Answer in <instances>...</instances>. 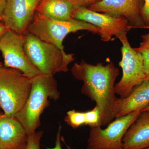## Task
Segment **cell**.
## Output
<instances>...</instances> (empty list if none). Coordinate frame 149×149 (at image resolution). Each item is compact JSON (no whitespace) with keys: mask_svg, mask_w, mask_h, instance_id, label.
I'll return each mask as SVG.
<instances>
[{"mask_svg":"<svg viewBox=\"0 0 149 149\" xmlns=\"http://www.w3.org/2000/svg\"><path fill=\"white\" fill-rule=\"evenodd\" d=\"M71 73L77 80L83 81L81 93L95 102L100 114V126L109 124L117 116L121 98L114 92L119 69L112 62L92 65L82 60L74 63Z\"/></svg>","mask_w":149,"mask_h":149,"instance_id":"cell-1","label":"cell"},{"mask_svg":"<svg viewBox=\"0 0 149 149\" xmlns=\"http://www.w3.org/2000/svg\"><path fill=\"white\" fill-rule=\"evenodd\" d=\"M60 93L54 76L41 74L32 78L30 94L24 106L15 115L28 136L35 133L40 125V116L49 104V100L56 101Z\"/></svg>","mask_w":149,"mask_h":149,"instance_id":"cell-2","label":"cell"},{"mask_svg":"<svg viewBox=\"0 0 149 149\" xmlns=\"http://www.w3.org/2000/svg\"><path fill=\"white\" fill-rule=\"evenodd\" d=\"M23 36L25 54L41 74L54 76L58 72L68 71V65L74 60L73 54H67L28 31Z\"/></svg>","mask_w":149,"mask_h":149,"instance_id":"cell-3","label":"cell"},{"mask_svg":"<svg viewBox=\"0 0 149 149\" xmlns=\"http://www.w3.org/2000/svg\"><path fill=\"white\" fill-rule=\"evenodd\" d=\"M32 78L14 68L0 67V108L4 114L15 118L27 101Z\"/></svg>","mask_w":149,"mask_h":149,"instance_id":"cell-4","label":"cell"},{"mask_svg":"<svg viewBox=\"0 0 149 149\" xmlns=\"http://www.w3.org/2000/svg\"><path fill=\"white\" fill-rule=\"evenodd\" d=\"M87 30L93 34H100L99 28L85 22L72 19L70 20H56L35 12L27 31L40 40L53 44L65 52L63 43L70 33Z\"/></svg>","mask_w":149,"mask_h":149,"instance_id":"cell-5","label":"cell"},{"mask_svg":"<svg viewBox=\"0 0 149 149\" xmlns=\"http://www.w3.org/2000/svg\"><path fill=\"white\" fill-rule=\"evenodd\" d=\"M127 34L124 32L116 37L122 44V58L119 65L122 68L123 75L120 81L115 85L114 92L122 99L128 96L145 78L143 56L141 53L131 47Z\"/></svg>","mask_w":149,"mask_h":149,"instance_id":"cell-6","label":"cell"},{"mask_svg":"<svg viewBox=\"0 0 149 149\" xmlns=\"http://www.w3.org/2000/svg\"><path fill=\"white\" fill-rule=\"evenodd\" d=\"M141 113L136 111L116 118L105 129L100 126L91 127L87 149H123V138Z\"/></svg>","mask_w":149,"mask_h":149,"instance_id":"cell-7","label":"cell"},{"mask_svg":"<svg viewBox=\"0 0 149 149\" xmlns=\"http://www.w3.org/2000/svg\"><path fill=\"white\" fill-rule=\"evenodd\" d=\"M0 52L6 67L18 70L31 78L41 73L25 54L23 35L8 30L0 39Z\"/></svg>","mask_w":149,"mask_h":149,"instance_id":"cell-8","label":"cell"},{"mask_svg":"<svg viewBox=\"0 0 149 149\" xmlns=\"http://www.w3.org/2000/svg\"><path fill=\"white\" fill-rule=\"evenodd\" d=\"M72 18L93 24L99 28L101 40L109 42L112 37L127 32L131 29L128 20L123 17H114L95 11L88 7L74 6Z\"/></svg>","mask_w":149,"mask_h":149,"instance_id":"cell-9","label":"cell"},{"mask_svg":"<svg viewBox=\"0 0 149 149\" xmlns=\"http://www.w3.org/2000/svg\"><path fill=\"white\" fill-rule=\"evenodd\" d=\"M41 0H7L1 17L9 30L23 35L33 19Z\"/></svg>","mask_w":149,"mask_h":149,"instance_id":"cell-10","label":"cell"},{"mask_svg":"<svg viewBox=\"0 0 149 149\" xmlns=\"http://www.w3.org/2000/svg\"><path fill=\"white\" fill-rule=\"evenodd\" d=\"M144 0H102L88 8L95 11L114 17H125L130 28H142L145 26L141 17Z\"/></svg>","mask_w":149,"mask_h":149,"instance_id":"cell-11","label":"cell"},{"mask_svg":"<svg viewBox=\"0 0 149 149\" xmlns=\"http://www.w3.org/2000/svg\"><path fill=\"white\" fill-rule=\"evenodd\" d=\"M28 137L15 118L0 114V149H25Z\"/></svg>","mask_w":149,"mask_h":149,"instance_id":"cell-12","label":"cell"},{"mask_svg":"<svg viewBox=\"0 0 149 149\" xmlns=\"http://www.w3.org/2000/svg\"><path fill=\"white\" fill-rule=\"evenodd\" d=\"M123 149L149 147V111L141 112L126 131L122 140Z\"/></svg>","mask_w":149,"mask_h":149,"instance_id":"cell-13","label":"cell"},{"mask_svg":"<svg viewBox=\"0 0 149 149\" xmlns=\"http://www.w3.org/2000/svg\"><path fill=\"white\" fill-rule=\"evenodd\" d=\"M149 104V80L135 87L126 97L121 98L116 118L146 108Z\"/></svg>","mask_w":149,"mask_h":149,"instance_id":"cell-14","label":"cell"},{"mask_svg":"<svg viewBox=\"0 0 149 149\" xmlns=\"http://www.w3.org/2000/svg\"><path fill=\"white\" fill-rule=\"evenodd\" d=\"M74 7L66 0H41L36 12L53 19L67 21L73 19Z\"/></svg>","mask_w":149,"mask_h":149,"instance_id":"cell-15","label":"cell"},{"mask_svg":"<svg viewBox=\"0 0 149 149\" xmlns=\"http://www.w3.org/2000/svg\"><path fill=\"white\" fill-rule=\"evenodd\" d=\"M64 120L68 125L74 129L83 125H85V112L77 111L75 110L69 111L67 112Z\"/></svg>","mask_w":149,"mask_h":149,"instance_id":"cell-16","label":"cell"},{"mask_svg":"<svg viewBox=\"0 0 149 149\" xmlns=\"http://www.w3.org/2000/svg\"><path fill=\"white\" fill-rule=\"evenodd\" d=\"M85 125L91 127L100 126V114L98 107L96 106L91 110L85 112Z\"/></svg>","mask_w":149,"mask_h":149,"instance_id":"cell-17","label":"cell"},{"mask_svg":"<svg viewBox=\"0 0 149 149\" xmlns=\"http://www.w3.org/2000/svg\"><path fill=\"white\" fill-rule=\"evenodd\" d=\"M43 134L42 131H36L35 133L28 136L25 149H40V140Z\"/></svg>","mask_w":149,"mask_h":149,"instance_id":"cell-18","label":"cell"},{"mask_svg":"<svg viewBox=\"0 0 149 149\" xmlns=\"http://www.w3.org/2000/svg\"><path fill=\"white\" fill-rule=\"evenodd\" d=\"M143 59L144 72L145 80H149V49H144L139 51Z\"/></svg>","mask_w":149,"mask_h":149,"instance_id":"cell-19","label":"cell"},{"mask_svg":"<svg viewBox=\"0 0 149 149\" xmlns=\"http://www.w3.org/2000/svg\"><path fill=\"white\" fill-rule=\"evenodd\" d=\"M141 17L145 26H149V0H144L141 11Z\"/></svg>","mask_w":149,"mask_h":149,"instance_id":"cell-20","label":"cell"},{"mask_svg":"<svg viewBox=\"0 0 149 149\" xmlns=\"http://www.w3.org/2000/svg\"><path fill=\"white\" fill-rule=\"evenodd\" d=\"M142 41L138 47L134 48L137 52L144 49H149V33L141 36Z\"/></svg>","mask_w":149,"mask_h":149,"instance_id":"cell-21","label":"cell"},{"mask_svg":"<svg viewBox=\"0 0 149 149\" xmlns=\"http://www.w3.org/2000/svg\"><path fill=\"white\" fill-rule=\"evenodd\" d=\"M73 6H84L88 7L91 5V0H66Z\"/></svg>","mask_w":149,"mask_h":149,"instance_id":"cell-22","label":"cell"},{"mask_svg":"<svg viewBox=\"0 0 149 149\" xmlns=\"http://www.w3.org/2000/svg\"><path fill=\"white\" fill-rule=\"evenodd\" d=\"M61 126L59 127L58 131L57 133L56 137L55 146L54 148H47V149H62L61 143ZM67 149H71L69 146L67 147Z\"/></svg>","mask_w":149,"mask_h":149,"instance_id":"cell-23","label":"cell"},{"mask_svg":"<svg viewBox=\"0 0 149 149\" xmlns=\"http://www.w3.org/2000/svg\"><path fill=\"white\" fill-rule=\"evenodd\" d=\"M9 30V29L6 26L4 23L2 21L0 17V39L3 35Z\"/></svg>","mask_w":149,"mask_h":149,"instance_id":"cell-24","label":"cell"},{"mask_svg":"<svg viewBox=\"0 0 149 149\" xmlns=\"http://www.w3.org/2000/svg\"><path fill=\"white\" fill-rule=\"evenodd\" d=\"M7 0H0V17L5 7Z\"/></svg>","mask_w":149,"mask_h":149,"instance_id":"cell-25","label":"cell"},{"mask_svg":"<svg viewBox=\"0 0 149 149\" xmlns=\"http://www.w3.org/2000/svg\"><path fill=\"white\" fill-rule=\"evenodd\" d=\"M102 1V0H91V5L95 3L99 2L101 1Z\"/></svg>","mask_w":149,"mask_h":149,"instance_id":"cell-26","label":"cell"},{"mask_svg":"<svg viewBox=\"0 0 149 149\" xmlns=\"http://www.w3.org/2000/svg\"><path fill=\"white\" fill-rule=\"evenodd\" d=\"M148 111H149V104L148 107L146 108H145L144 109L142 110L141 111V112Z\"/></svg>","mask_w":149,"mask_h":149,"instance_id":"cell-27","label":"cell"},{"mask_svg":"<svg viewBox=\"0 0 149 149\" xmlns=\"http://www.w3.org/2000/svg\"><path fill=\"white\" fill-rule=\"evenodd\" d=\"M142 28H145V29H149V26H147V27H142Z\"/></svg>","mask_w":149,"mask_h":149,"instance_id":"cell-28","label":"cell"},{"mask_svg":"<svg viewBox=\"0 0 149 149\" xmlns=\"http://www.w3.org/2000/svg\"><path fill=\"white\" fill-rule=\"evenodd\" d=\"M3 65L1 63H0V67H1L2 66H3Z\"/></svg>","mask_w":149,"mask_h":149,"instance_id":"cell-29","label":"cell"},{"mask_svg":"<svg viewBox=\"0 0 149 149\" xmlns=\"http://www.w3.org/2000/svg\"><path fill=\"white\" fill-rule=\"evenodd\" d=\"M145 149H149V147H148V148H147Z\"/></svg>","mask_w":149,"mask_h":149,"instance_id":"cell-30","label":"cell"},{"mask_svg":"<svg viewBox=\"0 0 149 149\" xmlns=\"http://www.w3.org/2000/svg\"><path fill=\"white\" fill-rule=\"evenodd\" d=\"M0 109H1V108H0Z\"/></svg>","mask_w":149,"mask_h":149,"instance_id":"cell-31","label":"cell"}]
</instances>
